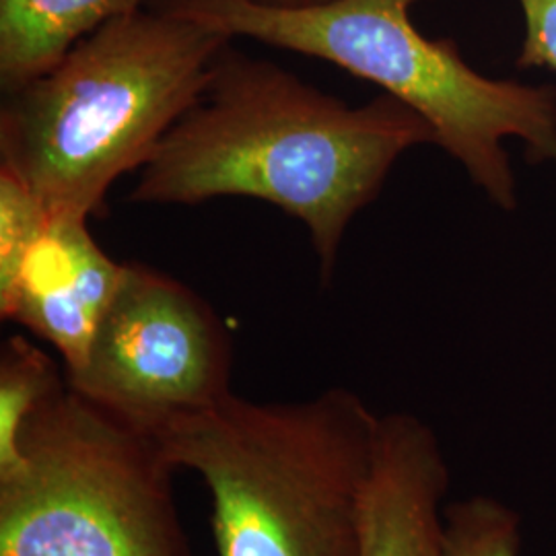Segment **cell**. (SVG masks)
<instances>
[{
	"instance_id": "4fadbf2b",
	"label": "cell",
	"mask_w": 556,
	"mask_h": 556,
	"mask_svg": "<svg viewBox=\"0 0 556 556\" xmlns=\"http://www.w3.org/2000/svg\"><path fill=\"white\" fill-rule=\"evenodd\" d=\"M523 15L519 68L556 71V0H517Z\"/></svg>"
},
{
	"instance_id": "5b68a950",
	"label": "cell",
	"mask_w": 556,
	"mask_h": 556,
	"mask_svg": "<svg viewBox=\"0 0 556 556\" xmlns=\"http://www.w3.org/2000/svg\"><path fill=\"white\" fill-rule=\"evenodd\" d=\"M160 435L62 386L0 475V556H194Z\"/></svg>"
},
{
	"instance_id": "3957f363",
	"label": "cell",
	"mask_w": 556,
	"mask_h": 556,
	"mask_svg": "<svg viewBox=\"0 0 556 556\" xmlns=\"http://www.w3.org/2000/svg\"><path fill=\"white\" fill-rule=\"evenodd\" d=\"M379 415L346 388L299 402L231 392L155 431L213 495L219 556H358Z\"/></svg>"
},
{
	"instance_id": "9c48e42d",
	"label": "cell",
	"mask_w": 556,
	"mask_h": 556,
	"mask_svg": "<svg viewBox=\"0 0 556 556\" xmlns=\"http://www.w3.org/2000/svg\"><path fill=\"white\" fill-rule=\"evenodd\" d=\"M149 0H0V87L15 91L54 68L80 40Z\"/></svg>"
},
{
	"instance_id": "8992f818",
	"label": "cell",
	"mask_w": 556,
	"mask_h": 556,
	"mask_svg": "<svg viewBox=\"0 0 556 556\" xmlns=\"http://www.w3.org/2000/svg\"><path fill=\"white\" fill-rule=\"evenodd\" d=\"M231 337L197 291L144 264H126L118 295L68 386L160 431L231 394Z\"/></svg>"
},
{
	"instance_id": "6da1fadb",
	"label": "cell",
	"mask_w": 556,
	"mask_h": 556,
	"mask_svg": "<svg viewBox=\"0 0 556 556\" xmlns=\"http://www.w3.org/2000/svg\"><path fill=\"white\" fill-rule=\"evenodd\" d=\"M429 142V122L388 93L349 105L227 46L200 100L140 169L130 200L270 202L307 227L328 282L349 223L378 199L394 163Z\"/></svg>"
},
{
	"instance_id": "ba28073f",
	"label": "cell",
	"mask_w": 556,
	"mask_h": 556,
	"mask_svg": "<svg viewBox=\"0 0 556 556\" xmlns=\"http://www.w3.org/2000/svg\"><path fill=\"white\" fill-rule=\"evenodd\" d=\"M450 466L438 433L410 413L379 417L358 556H447Z\"/></svg>"
},
{
	"instance_id": "30bf717a",
	"label": "cell",
	"mask_w": 556,
	"mask_h": 556,
	"mask_svg": "<svg viewBox=\"0 0 556 556\" xmlns=\"http://www.w3.org/2000/svg\"><path fill=\"white\" fill-rule=\"evenodd\" d=\"M66 386V371L25 337H11L0 349V475L15 468L20 439L41 404Z\"/></svg>"
},
{
	"instance_id": "8fae6325",
	"label": "cell",
	"mask_w": 556,
	"mask_h": 556,
	"mask_svg": "<svg viewBox=\"0 0 556 556\" xmlns=\"http://www.w3.org/2000/svg\"><path fill=\"white\" fill-rule=\"evenodd\" d=\"M447 556H519L521 519L514 507L486 495L445 507Z\"/></svg>"
},
{
	"instance_id": "7a4b0ae2",
	"label": "cell",
	"mask_w": 556,
	"mask_h": 556,
	"mask_svg": "<svg viewBox=\"0 0 556 556\" xmlns=\"http://www.w3.org/2000/svg\"><path fill=\"white\" fill-rule=\"evenodd\" d=\"M229 41L160 9L105 23L46 75L2 93L0 169L50 217L103 215L114 181L151 161Z\"/></svg>"
},
{
	"instance_id": "277c9868",
	"label": "cell",
	"mask_w": 556,
	"mask_h": 556,
	"mask_svg": "<svg viewBox=\"0 0 556 556\" xmlns=\"http://www.w3.org/2000/svg\"><path fill=\"white\" fill-rule=\"evenodd\" d=\"M418 0H330L277 9L256 0H161L160 11L233 38L328 60L429 122L486 199L517 206L516 176L503 140L526 144L532 163L556 161V87L491 79L462 59L456 41L431 40L410 20Z\"/></svg>"
},
{
	"instance_id": "52a82bcc",
	"label": "cell",
	"mask_w": 556,
	"mask_h": 556,
	"mask_svg": "<svg viewBox=\"0 0 556 556\" xmlns=\"http://www.w3.org/2000/svg\"><path fill=\"white\" fill-rule=\"evenodd\" d=\"M124 277L126 264L101 250L87 219L52 217L0 291V316L52 344L68 374L83 365Z\"/></svg>"
},
{
	"instance_id": "5bb4252c",
	"label": "cell",
	"mask_w": 556,
	"mask_h": 556,
	"mask_svg": "<svg viewBox=\"0 0 556 556\" xmlns=\"http://www.w3.org/2000/svg\"><path fill=\"white\" fill-rule=\"evenodd\" d=\"M260 4L277 7V9H309V7H319L330 0H256Z\"/></svg>"
},
{
	"instance_id": "7c38bea8",
	"label": "cell",
	"mask_w": 556,
	"mask_h": 556,
	"mask_svg": "<svg viewBox=\"0 0 556 556\" xmlns=\"http://www.w3.org/2000/svg\"><path fill=\"white\" fill-rule=\"evenodd\" d=\"M50 215L20 179L0 169V291L11 287Z\"/></svg>"
}]
</instances>
